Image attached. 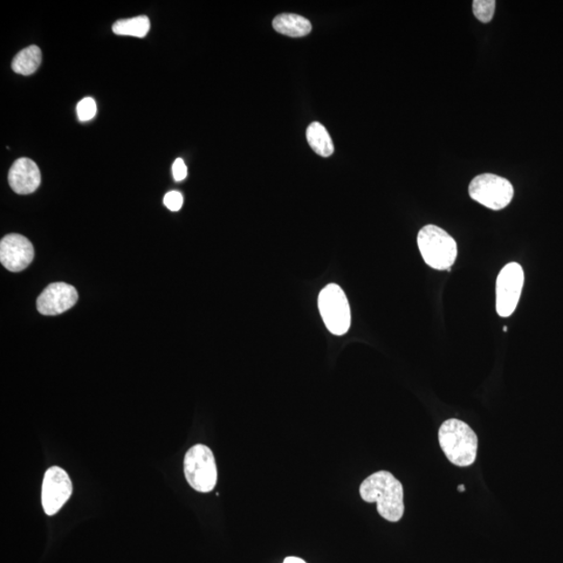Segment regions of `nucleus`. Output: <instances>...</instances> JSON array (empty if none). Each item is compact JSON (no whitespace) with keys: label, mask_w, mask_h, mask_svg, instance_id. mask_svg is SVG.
<instances>
[{"label":"nucleus","mask_w":563,"mask_h":563,"mask_svg":"<svg viewBox=\"0 0 563 563\" xmlns=\"http://www.w3.org/2000/svg\"><path fill=\"white\" fill-rule=\"evenodd\" d=\"M35 251L29 239L19 234L6 235L0 242V261L6 270L18 272L32 263Z\"/></svg>","instance_id":"1a4fd4ad"},{"label":"nucleus","mask_w":563,"mask_h":563,"mask_svg":"<svg viewBox=\"0 0 563 563\" xmlns=\"http://www.w3.org/2000/svg\"><path fill=\"white\" fill-rule=\"evenodd\" d=\"M307 140L309 146L315 153L328 157L334 153V144L328 130L320 122H313L307 129Z\"/></svg>","instance_id":"ddd939ff"},{"label":"nucleus","mask_w":563,"mask_h":563,"mask_svg":"<svg viewBox=\"0 0 563 563\" xmlns=\"http://www.w3.org/2000/svg\"><path fill=\"white\" fill-rule=\"evenodd\" d=\"M43 61V52L36 45H31L20 52L12 62V70L18 74L30 75L35 72Z\"/></svg>","instance_id":"4468645a"},{"label":"nucleus","mask_w":563,"mask_h":563,"mask_svg":"<svg viewBox=\"0 0 563 563\" xmlns=\"http://www.w3.org/2000/svg\"><path fill=\"white\" fill-rule=\"evenodd\" d=\"M78 118L81 121H89L94 119L98 107L92 98L81 100L77 107Z\"/></svg>","instance_id":"f3484780"},{"label":"nucleus","mask_w":563,"mask_h":563,"mask_svg":"<svg viewBox=\"0 0 563 563\" xmlns=\"http://www.w3.org/2000/svg\"><path fill=\"white\" fill-rule=\"evenodd\" d=\"M283 563H307V562L299 558H285Z\"/></svg>","instance_id":"aec40b11"},{"label":"nucleus","mask_w":563,"mask_h":563,"mask_svg":"<svg viewBox=\"0 0 563 563\" xmlns=\"http://www.w3.org/2000/svg\"><path fill=\"white\" fill-rule=\"evenodd\" d=\"M173 175L177 182L185 180L188 175L186 164H185L181 157H178L173 165Z\"/></svg>","instance_id":"6ab92c4d"},{"label":"nucleus","mask_w":563,"mask_h":563,"mask_svg":"<svg viewBox=\"0 0 563 563\" xmlns=\"http://www.w3.org/2000/svg\"><path fill=\"white\" fill-rule=\"evenodd\" d=\"M525 283L523 267L517 262L508 263L497 279V312L501 318H508L516 311Z\"/></svg>","instance_id":"0eeeda50"},{"label":"nucleus","mask_w":563,"mask_h":563,"mask_svg":"<svg viewBox=\"0 0 563 563\" xmlns=\"http://www.w3.org/2000/svg\"><path fill=\"white\" fill-rule=\"evenodd\" d=\"M272 25L282 35L295 38L307 36L312 30L310 22L297 14H281L273 19Z\"/></svg>","instance_id":"f8f14e48"},{"label":"nucleus","mask_w":563,"mask_h":563,"mask_svg":"<svg viewBox=\"0 0 563 563\" xmlns=\"http://www.w3.org/2000/svg\"><path fill=\"white\" fill-rule=\"evenodd\" d=\"M417 244L425 264L436 271H451L458 247L448 233L434 224L425 225L418 233Z\"/></svg>","instance_id":"7ed1b4c3"},{"label":"nucleus","mask_w":563,"mask_h":563,"mask_svg":"<svg viewBox=\"0 0 563 563\" xmlns=\"http://www.w3.org/2000/svg\"><path fill=\"white\" fill-rule=\"evenodd\" d=\"M11 188L18 195H30L35 192L41 183L37 164L29 157H22L13 163L9 171Z\"/></svg>","instance_id":"9b49d317"},{"label":"nucleus","mask_w":563,"mask_h":563,"mask_svg":"<svg viewBox=\"0 0 563 563\" xmlns=\"http://www.w3.org/2000/svg\"><path fill=\"white\" fill-rule=\"evenodd\" d=\"M439 444L453 464L465 468L476 462L478 437L468 424L452 418L438 432Z\"/></svg>","instance_id":"f03ea898"},{"label":"nucleus","mask_w":563,"mask_h":563,"mask_svg":"<svg viewBox=\"0 0 563 563\" xmlns=\"http://www.w3.org/2000/svg\"><path fill=\"white\" fill-rule=\"evenodd\" d=\"M184 472L187 482L198 492H210L215 489L217 468L215 455L205 444L192 446L184 459Z\"/></svg>","instance_id":"20e7f679"},{"label":"nucleus","mask_w":563,"mask_h":563,"mask_svg":"<svg viewBox=\"0 0 563 563\" xmlns=\"http://www.w3.org/2000/svg\"><path fill=\"white\" fill-rule=\"evenodd\" d=\"M494 11H496V2L494 0H475L472 3L473 15L483 24L491 22Z\"/></svg>","instance_id":"dca6fc26"},{"label":"nucleus","mask_w":563,"mask_h":563,"mask_svg":"<svg viewBox=\"0 0 563 563\" xmlns=\"http://www.w3.org/2000/svg\"><path fill=\"white\" fill-rule=\"evenodd\" d=\"M72 494V483L67 472L59 468L52 466L45 472L43 484V506L47 516H54L62 507L67 502Z\"/></svg>","instance_id":"6e6552de"},{"label":"nucleus","mask_w":563,"mask_h":563,"mask_svg":"<svg viewBox=\"0 0 563 563\" xmlns=\"http://www.w3.org/2000/svg\"><path fill=\"white\" fill-rule=\"evenodd\" d=\"M470 196L484 207L499 211L507 207L512 201L514 189L512 184L502 177L483 174L476 177L470 184Z\"/></svg>","instance_id":"423d86ee"},{"label":"nucleus","mask_w":563,"mask_h":563,"mask_svg":"<svg viewBox=\"0 0 563 563\" xmlns=\"http://www.w3.org/2000/svg\"><path fill=\"white\" fill-rule=\"evenodd\" d=\"M360 496L367 503L377 504V512L389 521H399L404 516L403 485L393 473L381 471L364 480Z\"/></svg>","instance_id":"f257e3e1"},{"label":"nucleus","mask_w":563,"mask_h":563,"mask_svg":"<svg viewBox=\"0 0 563 563\" xmlns=\"http://www.w3.org/2000/svg\"><path fill=\"white\" fill-rule=\"evenodd\" d=\"M164 205L170 211L177 212L181 210L183 205V196L178 191H170L164 196Z\"/></svg>","instance_id":"a211bd4d"},{"label":"nucleus","mask_w":563,"mask_h":563,"mask_svg":"<svg viewBox=\"0 0 563 563\" xmlns=\"http://www.w3.org/2000/svg\"><path fill=\"white\" fill-rule=\"evenodd\" d=\"M79 300L77 290L66 283L48 285L37 299V309L43 315H59L70 310Z\"/></svg>","instance_id":"9d476101"},{"label":"nucleus","mask_w":563,"mask_h":563,"mask_svg":"<svg viewBox=\"0 0 563 563\" xmlns=\"http://www.w3.org/2000/svg\"><path fill=\"white\" fill-rule=\"evenodd\" d=\"M458 491H459L460 492H463V491H465V487H464V485H459V486H458Z\"/></svg>","instance_id":"412c9836"},{"label":"nucleus","mask_w":563,"mask_h":563,"mask_svg":"<svg viewBox=\"0 0 563 563\" xmlns=\"http://www.w3.org/2000/svg\"><path fill=\"white\" fill-rule=\"evenodd\" d=\"M149 29L150 22L148 16L119 20V22L113 25V32L116 35L137 38L146 37Z\"/></svg>","instance_id":"2eb2a0df"},{"label":"nucleus","mask_w":563,"mask_h":563,"mask_svg":"<svg viewBox=\"0 0 563 563\" xmlns=\"http://www.w3.org/2000/svg\"><path fill=\"white\" fill-rule=\"evenodd\" d=\"M319 309L329 332L345 335L351 327V309L345 291L339 285L329 284L320 293Z\"/></svg>","instance_id":"39448f33"}]
</instances>
